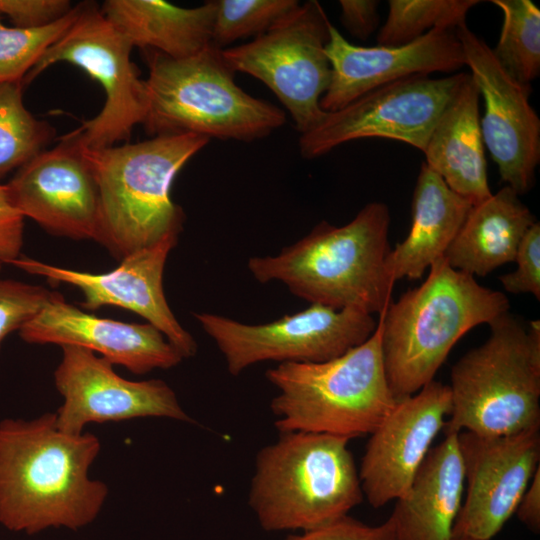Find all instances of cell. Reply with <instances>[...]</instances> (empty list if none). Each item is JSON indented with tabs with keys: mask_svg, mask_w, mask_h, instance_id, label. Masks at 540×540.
Returning <instances> with one entry per match:
<instances>
[{
	"mask_svg": "<svg viewBox=\"0 0 540 540\" xmlns=\"http://www.w3.org/2000/svg\"><path fill=\"white\" fill-rule=\"evenodd\" d=\"M101 450L94 434L62 431L55 413L0 422V524L12 532L81 529L95 520L108 496L89 477Z\"/></svg>",
	"mask_w": 540,
	"mask_h": 540,
	"instance_id": "1",
	"label": "cell"
},
{
	"mask_svg": "<svg viewBox=\"0 0 540 540\" xmlns=\"http://www.w3.org/2000/svg\"><path fill=\"white\" fill-rule=\"evenodd\" d=\"M389 225L387 205L371 202L349 223L322 221L276 255L249 258L247 268L258 282H280L311 304L380 314L394 286L386 269Z\"/></svg>",
	"mask_w": 540,
	"mask_h": 540,
	"instance_id": "2",
	"label": "cell"
},
{
	"mask_svg": "<svg viewBox=\"0 0 540 540\" xmlns=\"http://www.w3.org/2000/svg\"><path fill=\"white\" fill-rule=\"evenodd\" d=\"M425 281L391 301L379 314L381 352L388 384L400 401L434 380L453 346L469 330L509 312L500 291L435 261Z\"/></svg>",
	"mask_w": 540,
	"mask_h": 540,
	"instance_id": "3",
	"label": "cell"
},
{
	"mask_svg": "<svg viewBox=\"0 0 540 540\" xmlns=\"http://www.w3.org/2000/svg\"><path fill=\"white\" fill-rule=\"evenodd\" d=\"M149 135L198 134L209 139L253 141L286 121L283 110L251 96L234 79L222 49L212 43L186 58L144 50Z\"/></svg>",
	"mask_w": 540,
	"mask_h": 540,
	"instance_id": "4",
	"label": "cell"
},
{
	"mask_svg": "<svg viewBox=\"0 0 540 540\" xmlns=\"http://www.w3.org/2000/svg\"><path fill=\"white\" fill-rule=\"evenodd\" d=\"M349 439L292 431L257 453L249 505L266 531H308L344 516L363 498Z\"/></svg>",
	"mask_w": 540,
	"mask_h": 540,
	"instance_id": "5",
	"label": "cell"
},
{
	"mask_svg": "<svg viewBox=\"0 0 540 540\" xmlns=\"http://www.w3.org/2000/svg\"><path fill=\"white\" fill-rule=\"evenodd\" d=\"M209 141L198 134H178L105 148L82 144L100 192L103 245L123 258L180 234L184 214L171 199V187Z\"/></svg>",
	"mask_w": 540,
	"mask_h": 540,
	"instance_id": "6",
	"label": "cell"
},
{
	"mask_svg": "<svg viewBox=\"0 0 540 540\" xmlns=\"http://www.w3.org/2000/svg\"><path fill=\"white\" fill-rule=\"evenodd\" d=\"M265 376L277 389L271 401L276 428L352 439L371 434L399 402L386 377L381 330L339 357L284 362Z\"/></svg>",
	"mask_w": 540,
	"mask_h": 540,
	"instance_id": "7",
	"label": "cell"
},
{
	"mask_svg": "<svg viewBox=\"0 0 540 540\" xmlns=\"http://www.w3.org/2000/svg\"><path fill=\"white\" fill-rule=\"evenodd\" d=\"M451 370L445 434L508 436L540 428V322L529 328L506 313Z\"/></svg>",
	"mask_w": 540,
	"mask_h": 540,
	"instance_id": "8",
	"label": "cell"
},
{
	"mask_svg": "<svg viewBox=\"0 0 540 540\" xmlns=\"http://www.w3.org/2000/svg\"><path fill=\"white\" fill-rule=\"evenodd\" d=\"M331 24L321 4L309 0L253 40L222 50L234 72L257 78L275 94L300 134L326 114L320 100L331 79L326 54Z\"/></svg>",
	"mask_w": 540,
	"mask_h": 540,
	"instance_id": "9",
	"label": "cell"
},
{
	"mask_svg": "<svg viewBox=\"0 0 540 540\" xmlns=\"http://www.w3.org/2000/svg\"><path fill=\"white\" fill-rule=\"evenodd\" d=\"M133 46L93 4L81 3L68 30L41 56L22 81L25 85L49 66L68 62L101 84L106 98L100 113L76 132L88 148L114 146L129 139L147 113L145 80L130 55Z\"/></svg>",
	"mask_w": 540,
	"mask_h": 540,
	"instance_id": "10",
	"label": "cell"
},
{
	"mask_svg": "<svg viewBox=\"0 0 540 540\" xmlns=\"http://www.w3.org/2000/svg\"><path fill=\"white\" fill-rule=\"evenodd\" d=\"M194 317L215 342L233 376L265 361L334 359L365 342L377 326L366 312L320 304L263 324H246L210 312L194 313Z\"/></svg>",
	"mask_w": 540,
	"mask_h": 540,
	"instance_id": "11",
	"label": "cell"
},
{
	"mask_svg": "<svg viewBox=\"0 0 540 540\" xmlns=\"http://www.w3.org/2000/svg\"><path fill=\"white\" fill-rule=\"evenodd\" d=\"M466 74L441 78L413 75L375 88L341 109L326 112L314 128L301 134L300 154L314 159L363 138L404 142L423 152Z\"/></svg>",
	"mask_w": 540,
	"mask_h": 540,
	"instance_id": "12",
	"label": "cell"
},
{
	"mask_svg": "<svg viewBox=\"0 0 540 540\" xmlns=\"http://www.w3.org/2000/svg\"><path fill=\"white\" fill-rule=\"evenodd\" d=\"M6 185L19 212L44 230L103 244L100 192L76 131L16 170Z\"/></svg>",
	"mask_w": 540,
	"mask_h": 540,
	"instance_id": "13",
	"label": "cell"
},
{
	"mask_svg": "<svg viewBox=\"0 0 540 540\" xmlns=\"http://www.w3.org/2000/svg\"><path fill=\"white\" fill-rule=\"evenodd\" d=\"M61 348L54 382L64 399L55 413L62 431L80 434L90 423L143 417L192 422L165 381H131L119 376L109 361L86 348Z\"/></svg>",
	"mask_w": 540,
	"mask_h": 540,
	"instance_id": "14",
	"label": "cell"
},
{
	"mask_svg": "<svg viewBox=\"0 0 540 540\" xmlns=\"http://www.w3.org/2000/svg\"><path fill=\"white\" fill-rule=\"evenodd\" d=\"M455 31L465 66L484 100L483 142L498 166L501 181L518 195L524 194L534 183L540 160V119L529 102L531 87L509 76L492 48L466 23Z\"/></svg>",
	"mask_w": 540,
	"mask_h": 540,
	"instance_id": "15",
	"label": "cell"
},
{
	"mask_svg": "<svg viewBox=\"0 0 540 540\" xmlns=\"http://www.w3.org/2000/svg\"><path fill=\"white\" fill-rule=\"evenodd\" d=\"M467 490L453 535L493 538L516 512L540 461L539 429L508 436L458 433Z\"/></svg>",
	"mask_w": 540,
	"mask_h": 540,
	"instance_id": "16",
	"label": "cell"
},
{
	"mask_svg": "<svg viewBox=\"0 0 540 540\" xmlns=\"http://www.w3.org/2000/svg\"><path fill=\"white\" fill-rule=\"evenodd\" d=\"M179 234H170L157 243L134 251L122 258L119 266L106 273H89L58 267L28 257H19L11 264L50 282L78 288L83 295L82 307L117 306L134 312L156 327L181 353L193 357L197 343L179 323L168 305L163 289V273L170 251Z\"/></svg>",
	"mask_w": 540,
	"mask_h": 540,
	"instance_id": "17",
	"label": "cell"
},
{
	"mask_svg": "<svg viewBox=\"0 0 540 540\" xmlns=\"http://www.w3.org/2000/svg\"><path fill=\"white\" fill-rule=\"evenodd\" d=\"M450 411V387L432 380L400 400L370 434L358 473L372 507L407 492Z\"/></svg>",
	"mask_w": 540,
	"mask_h": 540,
	"instance_id": "18",
	"label": "cell"
},
{
	"mask_svg": "<svg viewBox=\"0 0 540 540\" xmlns=\"http://www.w3.org/2000/svg\"><path fill=\"white\" fill-rule=\"evenodd\" d=\"M326 54L331 66L321 109L332 112L382 85L413 75L451 73L465 66L455 29L436 28L403 45L359 46L331 24Z\"/></svg>",
	"mask_w": 540,
	"mask_h": 540,
	"instance_id": "19",
	"label": "cell"
},
{
	"mask_svg": "<svg viewBox=\"0 0 540 540\" xmlns=\"http://www.w3.org/2000/svg\"><path fill=\"white\" fill-rule=\"evenodd\" d=\"M30 344L73 345L86 348L113 365L134 374L170 369L184 359L167 338L150 323H127L101 318L69 304L51 291L39 311L19 331Z\"/></svg>",
	"mask_w": 540,
	"mask_h": 540,
	"instance_id": "20",
	"label": "cell"
},
{
	"mask_svg": "<svg viewBox=\"0 0 540 540\" xmlns=\"http://www.w3.org/2000/svg\"><path fill=\"white\" fill-rule=\"evenodd\" d=\"M465 473L458 433L445 434L430 449L390 519L396 540H452L460 511Z\"/></svg>",
	"mask_w": 540,
	"mask_h": 540,
	"instance_id": "21",
	"label": "cell"
},
{
	"mask_svg": "<svg viewBox=\"0 0 540 540\" xmlns=\"http://www.w3.org/2000/svg\"><path fill=\"white\" fill-rule=\"evenodd\" d=\"M480 94L470 74L448 102L423 151L425 164L472 205L488 199L484 142L479 115Z\"/></svg>",
	"mask_w": 540,
	"mask_h": 540,
	"instance_id": "22",
	"label": "cell"
},
{
	"mask_svg": "<svg viewBox=\"0 0 540 540\" xmlns=\"http://www.w3.org/2000/svg\"><path fill=\"white\" fill-rule=\"evenodd\" d=\"M472 206L423 162L413 192L410 231L386 258L392 281L420 279L443 258Z\"/></svg>",
	"mask_w": 540,
	"mask_h": 540,
	"instance_id": "23",
	"label": "cell"
},
{
	"mask_svg": "<svg viewBox=\"0 0 540 540\" xmlns=\"http://www.w3.org/2000/svg\"><path fill=\"white\" fill-rule=\"evenodd\" d=\"M509 186L473 205L445 260L456 270L486 276L499 266L514 262L524 235L536 222L529 208Z\"/></svg>",
	"mask_w": 540,
	"mask_h": 540,
	"instance_id": "24",
	"label": "cell"
},
{
	"mask_svg": "<svg viewBox=\"0 0 540 540\" xmlns=\"http://www.w3.org/2000/svg\"><path fill=\"white\" fill-rule=\"evenodd\" d=\"M101 11L133 47L186 58L212 43L216 0L194 8L160 0H107Z\"/></svg>",
	"mask_w": 540,
	"mask_h": 540,
	"instance_id": "25",
	"label": "cell"
},
{
	"mask_svg": "<svg viewBox=\"0 0 540 540\" xmlns=\"http://www.w3.org/2000/svg\"><path fill=\"white\" fill-rule=\"evenodd\" d=\"M503 15L492 52L505 72L530 85L540 74V10L530 0H492Z\"/></svg>",
	"mask_w": 540,
	"mask_h": 540,
	"instance_id": "26",
	"label": "cell"
},
{
	"mask_svg": "<svg viewBox=\"0 0 540 540\" xmlns=\"http://www.w3.org/2000/svg\"><path fill=\"white\" fill-rule=\"evenodd\" d=\"M20 81L0 82V180L46 149L55 130L25 107Z\"/></svg>",
	"mask_w": 540,
	"mask_h": 540,
	"instance_id": "27",
	"label": "cell"
},
{
	"mask_svg": "<svg viewBox=\"0 0 540 540\" xmlns=\"http://www.w3.org/2000/svg\"><path fill=\"white\" fill-rule=\"evenodd\" d=\"M477 4L478 0H389L378 45H403L436 28L456 29L466 23L467 13Z\"/></svg>",
	"mask_w": 540,
	"mask_h": 540,
	"instance_id": "28",
	"label": "cell"
},
{
	"mask_svg": "<svg viewBox=\"0 0 540 540\" xmlns=\"http://www.w3.org/2000/svg\"><path fill=\"white\" fill-rule=\"evenodd\" d=\"M81 4L60 20L35 29L8 27L0 14V82H22L43 53L76 20Z\"/></svg>",
	"mask_w": 540,
	"mask_h": 540,
	"instance_id": "29",
	"label": "cell"
},
{
	"mask_svg": "<svg viewBox=\"0 0 540 540\" xmlns=\"http://www.w3.org/2000/svg\"><path fill=\"white\" fill-rule=\"evenodd\" d=\"M300 4L297 0H216L212 44L219 49L259 36Z\"/></svg>",
	"mask_w": 540,
	"mask_h": 540,
	"instance_id": "30",
	"label": "cell"
},
{
	"mask_svg": "<svg viewBox=\"0 0 540 540\" xmlns=\"http://www.w3.org/2000/svg\"><path fill=\"white\" fill-rule=\"evenodd\" d=\"M50 293L43 286L0 277V349L7 336L39 313Z\"/></svg>",
	"mask_w": 540,
	"mask_h": 540,
	"instance_id": "31",
	"label": "cell"
},
{
	"mask_svg": "<svg viewBox=\"0 0 540 540\" xmlns=\"http://www.w3.org/2000/svg\"><path fill=\"white\" fill-rule=\"evenodd\" d=\"M515 271L501 275L503 288L513 294H532L540 300V223L535 222L524 235L516 252Z\"/></svg>",
	"mask_w": 540,
	"mask_h": 540,
	"instance_id": "32",
	"label": "cell"
},
{
	"mask_svg": "<svg viewBox=\"0 0 540 540\" xmlns=\"http://www.w3.org/2000/svg\"><path fill=\"white\" fill-rule=\"evenodd\" d=\"M73 8L67 0H0V14L8 16L14 27L22 29L50 25Z\"/></svg>",
	"mask_w": 540,
	"mask_h": 540,
	"instance_id": "33",
	"label": "cell"
},
{
	"mask_svg": "<svg viewBox=\"0 0 540 540\" xmlns=\"http://www.w3.org/2000/svg\"><path fill=\"white\" fill-rule=\"evenodd\" d=\"M285 540H396V538L390 518L380 525L370 526L347 515L325 526L290 535Z\"/></svg>",
	"mask_w": 540,
	"mask_h": 540,
	"instance_id": "34",
	"label": "cell"
},
{
	"mask_svg": "<svg viewBox=\"0 0 540 540\" xmlns=\"http://www.w3.org/2000/svg\"><path fill=\"white\" fill-rule=\"evenodd\" d=\"M24 216L15 207L6 184L0 183V263L21 257Z\"/></svg>",
	"mask_w": 540,
	"mask_h": 540,
	"instance_id": "35",
	"label": "cell"
},
{
	"mask_svg": "<svg viewBox=\"0 0 540 540\" xmlns=\"http://www.w3.org/2000/svg\"><path fill=\"white\" fill-rule=\"evenodd\" d=\"M340 20L345 29L354 37L366 40L379 24V1L341 0Z\"/></svg>",
	"mask_w": 540,
	"mask_h": 540,
	"instance_id": "36",
	"label": "cell"
},
{
	"mask_svg": "<svg viewBox=\"0 0 540 540\" xmlns=\"http://www.w3.org/2000/svg\"><path fill=\"white\" fill-rule=\"evenodd\" d=\"M519 520L534 533L540 530V468L535 472L516 509Z\"/></svg>",
	"mask_w": 540,
	"mask_h": 540,
	"instance_id": "37",
	"label": "cell"
},
{
	"mask_svg": "<svg viewBox=\"0 0 540 540\" xmlns=\"http://www.w3.org/2000/svg\"><path fill=\"white\" fill-rule=\"evenodd\" d=\"M452 540H476L465 536L453 535Z\"/></svg>",
	"mask_w": 540,
	"mask_h": 540,
	"instance_id": "38",
	"label": "cell"
},
{
	"mask_svg": "<svg viewBox=\"0 0 540 540\" xmlns=\"http://www.w3.org/2000/svg\"><path fill=\"white\" fill-rule=\"evenodd\" d=\"M0 270H1V263H0Z\"/></svg>",
	"mask_w": 540,
	"mask_h": 540,
	"instance_id": "39",
	"label": "cell"
}]
</instances>
